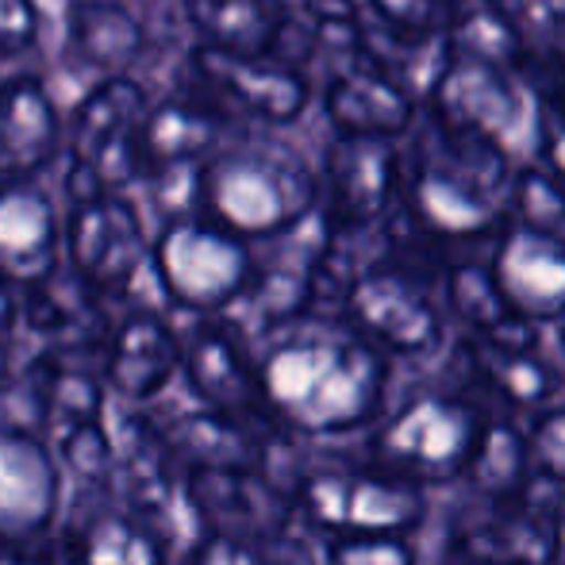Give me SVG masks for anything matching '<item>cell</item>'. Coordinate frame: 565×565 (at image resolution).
<instances>
[{
  "mask_svg": "<svg viewBox=\"0 0 565 565\" xmlns=\"http://www.w3.org/2000/svg\"><path fill=\"white\" fill-rule=\"evenodd\" d=\"M74 554L77 565H166V539L147 515L105 512L82 527Z\"/></svg>",
  "mask_w": 565,
  "mask_h": 565,
  "instance_id": "27",
  "label": "cell"
},
{
  "mask_svg": "<svg viewBox=\"0 0 565 565\" xmlns=\"http://www.w3.org/2000/svg\"><path fill=\"white\" fill-rule=\"evenodd\" d=\"M466 473L477 481L481 497H508V492H515L520 484H527L531 466H527L523 435L515 431V427L489 419L481 435V447H477Z\"/></svg>",
  "mask_w": 565,
  "mask_h": 565,
  "instance_id": "30",
  "label": "cell"
},
{
  "mask_svg": "<svg viewBox=\"0 0 565 565\" xmlns=\"http://www.w3.org/2000/svg\"><path fill=\"white\" fill-rule=\"evenodd\" d=\"M258 385L277 427L335 435L381 416L388 362L385 350L358 331H300L262 358Z\"/></svg>",
  "mask_w": 565,
  "mask_h": 565,
  "instance_id": "1",
  "label": "cell"
},
{
  "mask_svg": "<svg viewBox=\"0 0 565 565\" xmlns=\"http://www.w3.org/2000/svg\"><path fill=\"white\" fill-rule=\"evenodd\" d=\"M473 365L492 393L504 396L512 408H539L558 388V373L539 354L535 323L527 320H512L500 331L477 335Z\"/></svg>",
  "mask_w": 565,
  "mask_h": 565,
  "instance_id": "24",
  "label": "cell"
},
{
  "mask_svg": "<svg viewBox=\"0 0 565 565\" xmlns=\"http://www.w3.org/2000/svg\"><path fill=\"white\" fill-rule=\"evenodd\" d=\"M15 300H12V289H8V281H0V342L8 339V331H12V323H15Z\"/></svg>",
  "mask_w": 565,
  "mask_h": 565,
  "instance_id": "41",
  "label": "cell"
},
{
  "mask_svg": "<svg viewBox=\"0 0 565 565\" xmlns=\"http://www.w3.org/2000/svg\"><path fill=\"white\" fill-rule=\"evenodd\" d=\"M512 173V158L500 147L427 116L412 158L401 162V193L424 235L466 243L508 224Z\"/></svg>",
  "mask_w": 565,
  "mask_h": 565,
  "instance_id": "2",
  "label": "cell"
},
{
  "mask_svg": "<svg viewBox=\"0 0 565 565\" xmlns=\"http://www.w3.org/2000/svg\"><path fill=\"white\" fill-rule=\"evenodd\" d=\"M269 427L277 424H250V419H235L209 408L158 427V435L185 473H196V469H266L269 450L262 431H269Z\"/></svg>",
  "mask_w": 565,
  "mask_h": 565,
  "instance_id": "22",
  "label": "cell"
},
{
  "mask_svg": "<svg viewBox=\"0 0 565 565\" xmlns=\"http://www.w3.org/2000/svg\"><path fill=\"white\" fill-rule=\"evenodd\" d=\"M447 300H450L454 316H458L461 323H469L477 335H489V331H500L504 323L515 320L504 308V300H500L489 266H477V262H466V266L450 269Z\"/></svg>",
  "mask_w": 565,
  "mask_h": 565,
  "instance_id": "31",
  "label": "cell"
},
{
  "mask_svg": "<svg viewBox=\"0 0 565 565\" xmlns=\"http://www.w3.org/2000/svg\"><path fill=\"white\" fill-rule=\"evenodd\" d=\"M508 212L520 224H531L565 243V185L551 170H515Z\"/></svg>",
  "mask_w": 565,
  "mask_h": 565,
  "instance_id": "32",
  "label": "cell"
},
{
  "mask_svg": "<svg viewBox=\"0 0 565 565\" xmlns=\"http://www.w3.org/2000/svg\"><path fill=\"white\" fill-rule=\"evenodd\" d=\"M370 4L396 35H408V39L447 35L454 12H458L454 0H370Z\"/></svg>",
  "mask_w": 565,
  "mask_h": 565,
  "instance_id": "35",
  "label": "cell"
},
{
  "mask_svg": "<svg viewBox=\"0 0 565 565\" xmlns=\"http://www.w3.org/2000/svg\"><path fill=\"white\" fill-rule=\"evenodd\" d=\"M220 135H224V113L201 97L173 93L158 105H147L139 127L142 173H166L189 162H204L216 150Z\"/></svg>",
  "mask_w": 565,
  "mask_h": 565,
  "instance_id": "21",
  "label": "cell"
},
{
  "mask_svg": "<svg viewBox=\"0 0 565 565\" xmlns=\"http://www.w3.org/2000/svg\"><path fill=\"white\" fill-rule=\"evenodd\" d=\"M328 565H416L404 539H331Z\"/></svg>",
  "mask_w": 565,
  "mask_h": 565,
  "instance_id": "38",
  "label": "cell"
},
{
  "mask_svg": "<svg viewBox=\"0 0 565 565\" xmlns=\"http://www.w3.org/2000/svg\"><path fill=\"white\" fill-rule=\"evenodd\" d=\"M562 347H565V316H562Z\"/></svg>",
  "mask_w": 565,
  "mask_h": 565,
  "instance_id": "43",
  "label": "cell"
},
{
  "mask_svg": "<svg viewBox=\"0 0 565 565\" xmlns=\"http://www.w3.org/2000/svg\"><path fill=\"white\" fill-rule=\"evenodd\" d=\"M535 154L565 185V85L535 89Z\"/></svg>",
  "mask_w": 565,
  "mask_h": 565,
  "instance_id": "36",
  "label": "cell"
},
{
  "mask_svg": "<svg viewBox=\"0 0 565 565\" xmlns=\"http://www.w3.org/2000/svg\"><path fill=\"white\" fill-rule=\"evenodd\" d=\"M484 412L458 393H419L381 427L373 461L419 484L454 481L469 469L484 435Z\"/></svg>",
  "mask_w": 565,
  "mask_h": 565,
  "instance_id": "7",
  "label": "cell"
},
{
  "mask_svg": "<svg viewBox=\"0 0 565 565\" xmlns=\"http://www.w3.org/2000/svg\"><path fill=\"white\" fill-rule=\"evenodd\" d=\"M147 254V231L127 196L93 193L74 201L66 220V258L97 297L127 289Z\"/></svg>",
  "mask_w": 565,
  "mask_h": 565,
  "instance_id": "11",
  "label": "cell"
},
{
  "mask_svg": "<svg viewBox=\"0 0 565 565\" xmlns=\"http://www.w3.org/2000/svg\"><path fill=\"white\" fill-rule=\"evenodd\" d=\"M185 497L193 520L224 539H277L297 512L266 469H196L185 473Z\"/></svg>",
  "mask_w": 565,
  "mask_h": 565,
  "instance_id": "14",
  "label": "cell"
},
{
  "mask_svg": "<svg viewBox=\"0 0 565 565\" xmlns=\"http://www.w3.org/2000/svg\"><path fill=\"white\" fill-rule=\"evenodd\" d=\"M66 51L100 74H127L147 51V28L119 0H74L66 8Z\"/></svg>",
  "mask_w": 565,
  "mask_h": 565,
  "instance_id": "25",
  "label": "cell"
},
{
  "mask_svg": "<svg viewBox=\"0 0 565 565\" xmlns=\"http://www.w3.org/2000/svg\"><path fill=\"white\" fill-rule=\"evenodd\" d=\"M93 305H97V292L66 269H51L43 281L28 285V323L43 335H70L74 328H82L93 316Z\"/></svg>",
  "mask_w": 565,
  "mask_h": 565,
  "instance_id": "29",
  "label": "cell"
},
{
  "mask_svg": "<svg viewBox=\"0 0 565 565\" xmlns=\"http://www.w3.org/2000/svg\"><path fill=\"white\" fill-rule=\"evenodd\" d=\"M147 89L127 74H108L70 116V193L74 201L93 193H119L142 178L139 127L147 116Z\"/></svg>",
  "mask_w": 565,
  "mask_h": 565,
  "instance_id": "6",
  "label": "cell"
},
{
  "mask_svg": "<svg viewBox=\"0 0 565 565\" xmlns=\"http://www.w3.org/2000/svg\"><path fill=\"white\" fill-rule=\"evenodd\" d=\"M150 262L166 297L196 316H216L243 300L258 269L246 238L231 235L209 216L166 220L150 246Z\"/></svg>",
  "mask_w": 565,
  "mask_h": 565,
  "instance_id": "5",
  "label": "cell"
},
{
  "mask_svg": "<svg viewBox=\"0 0 565 565\" xmlns=\"http://www.w3.org/2000/svg\"><path fill=\"white\" fill-rule=\"evenodd\" d=\"M39 43L35 0H0V58H20Z\"/></svg>",
  "mask_w": 565,
  "mask_h": 565,
  "instance_id": "39",
  "label": "cell"
},
{
  "mask_svg": "<svg viewBox=\"0 0 565 565\" xmlns=\"http://www.w3.org/2000/svg\"><path fill=\"white\" fill-rule=\"evenodd\" d=\"M62 227L35 181H0V281L28 285L58 269Z\"/></svg>",
  "mask_w": 565,
  "mask_h": 565,
  "instance_id": "19",
  "label": "cell"
},
{
  "mask_svg": "<svg viewBox=\"0 0 565 565\" xmlns=\"http://www.w3.org/2000/svg\"><path fill=\"white\" fill-rule=\"evenodd\" d=\"M551 58H554V66H558V74L565 82V23L558 28V35H554V43H551Z\"/></svg>",
  "mask_w": 565,
  "mask_h": 565,
  "instance_id": "42",
  "label": "cell"
},
{
  "mask_svg": "<svg viewBox=\"0 0 565 565\" xmlns=\"http://www.w3.org/2000/svg\"><path fill=\"white\" fill-rule=\"evenodd\" d=\"M562 484L531 477L508 497H484L454 523V554L466 565H554L562 554Z\"/></svg>",
  "mask_w": 565,
  "mask_h": 565,
  "instance_id": "8",
  "label": "cell"
},
{
  "mask_svg": "<svg viewBox=\"0 0 565 565\" xmlns=\"http://www.w3.org/2000/svg\"><path fill=\"white\" fill-rule=\"evenodd\" d=\"M323 113L342 135L393 139L416 124V100L381 66H350L323 93Z\"/></svg>",
  "mask_w": 565,
  "mask_h": 565,
  "instance_id": "23",
  "label": "cell"
},
{
  "mask_svg": "<svg viewBox=\"0 0 565 565\" xmlns=\"http://www.w3.org/2000/svg\"><path fill=\"white\" fill-rule=\"evenodd\" d=\"M58 454H62V461H66V469L74 477L93 481V484H108L113 458H116V443H113V431H108L100 419L62 427Z\"/></svg>",
  "mask_w": 565,
  "mask_h": 565,
  "instance_id": "33",
  "label": "cell"
},
{
  "mask_svg": "<svg viewBox=\"0 0 565 565\" xmlns=\"http://www.w3.org/2000/svg\"><path fill=\"white\" fill-rule=\"evenodd\" d=\"M292 504L331 539H408L424 523L419 481L385 466H328L300 477Z\"/></svg>",
  "mask_w": 565,
  "mask_h": 565,
  "instance_id": "4",
  "label": "cell"
},
{
  "mask_svg": "<svg viewBox=\"0 0 565 565\" xmlns=\"http://www.w3.org/2000/svg\"><path fill=\"white\" fill-rule=\"evenodd\" d=\"M62 116L39 77L0 82V181H35L62 150Z\"/></svg>",
  "mask_w": 565,
  "mask_h": 565,
  "instance_id": "18",
  "label": "cell"
},
{
  "mask_svg": "<svg viewBox=\"0 0 565 565\" xmlns=\"http://www.w3.org/2000/svg\"><path fill=\"white\" fill-rule=\"evenodd\" d=\"M181 370V339L162 316L135 312L116 328L105 354V381L124 401H154Z\"/></svg>",
  "mask_w": 565,
  "mask_h": 565,
  "instance_id": "20",
  "label": "cell"
},
{
  "mask_svg": "<svg viewBox=\"0 0 565 565\" xmlns=\"http://www.w3.org/2000/svg\"><path fill=\"white\" fill-rule=\"evenodd\" d=\"M0 565H51V558L35 554L31 546H15V543H0Z\"/></svg>",
  "mask_w": 565,
  "mask_h": 565,
  "instance_id": "40",
  "label": "cell"
},
{
  "mask_svg": "<svg viewBox=\"0 0 565 565\" xmlns=\"http://www.w3.org/2000/svg\"><path fill=\"white\" fill-rule=\"evenodd\" d=\"M58 461L31 431L0 424V543L31 546L58 515Z\"/></svg>",
  "mask_w": 565,
  "mask_h": 565,
  "instance_id": "17",
  "label": "cell"
},
{
  "mask_svg": "<svg viewBox=\"0 0 565 565\" xmlns=\"http://www.w3.org/2000/svg\"><path fill=\"white\" fill-rule=\"evenodd\" d=\"M401 150L381 135H342L323 162L320 196H328V231L347 235L385 216L401 193Z\"/></svg>",
  "mask_w": 565,
  "mask_h": 565,
  "instance_id": "13",
  "label": "cell"
},
{
  "mask_svg": "<svg viewBox=\"0 0 565 565\" xmlns=\"http://www.w3.org/2000/svg\"><path fill=\"white\" fill-rule=\"evenodd\" d=\"M489 274L515 320L546 323L565 316V243L546 231L508 220L500 227Z\"/></svg>",
  "mask_w": 565,
  "mask_h": 565,
  "instance_id": "16",
  "label": "cell"
},
{
  "mask_svg": "<svg viewBox=\"0 0 565 565\" xmlns=\"http://www.w3.org/2000/svg\"><path fill=\"white\" fill-rule=\"evenodd\" d=\"M447 39H450V51L469 54V58H484V62H492V66L520 70V62H523L520 28H515L512 15H504V8H497V4L458 8Z\"/></svg>",
  "mask_w": 565,
  "mask_h": 565,
  "instance_id": "28",
  "label": "cell"
},
{
  "mask_svg": "<svg viewBox=\"0 0 565 565\" xmlns=\"http://www.w3.org/2000/svg\"><path fill=\"white\" fill-rule=\"evenodd\" d=\"M185 20L204 46L231 54H277L285 31L281 0H185Z\"/></svg>",
  "mask_w": 565,
  "mask_h": 565,
  "instance_id": "26",
  "label": "cell"
},
{
  "mask_svg": "<svg viewBox=\"0 0 565 565\" xmlns=\"http://www.w3.org/2000/svg\"><path fill=\"white\" fill-rule=\"evenodd\" d=\"M193 70L224 105L262 124H292L312 97L305 74L277 54H231L201 43L193 51Z\"/></svg>",
  "mask_w": 565,
  "mask_h": 565,
  "instance_id": "15",
  "label": "cell"
},
{
  "mask_svg": "<svg viewBox=\"0 0 565 565\" xmlns=\"http://www.w3.org/2000/svg\"><path fill=\"white\" fill-rule=\"evenodd\" d=\"M193 565H308V558L285 535H277V539L209 535L196 546Z\"/></svg>",
  "mask_w": 565,
  "mask_h": 565,
  "instance_id": "34",
  "label": "cell"
},
{
  "mask_svg": "<svg viewBox=\"0 0 565 565\" xmlns=\"http://www.w3.org/2000/svg\"><path fill=\"white\" fill-rule=\"evenodd\" d=\"M347 316L362 339L385 354L424 358L443 342V312L416 262H377L350 281Z\"/></svg>",
  "mask_w": 565,
  "mask_h": 565,
  "instance_id": "10",
  "label": "cell"
},
{
  "mask_svg": "<svg viewBox=\"0 0 565 565\" xmlns=\"http://www.w3.org/2000/svg\"><path fill=\"white\" fill-rule=\"evenodd\" d=\"M523 447H527L531 477L565 484V408L543 412L523 439Z\"/></svg>",
  "mask_w": 565,
  "mask_h": 565,
  "instance_id": "37",
  "label": "cell"
},
{
  "mask_svg": "<svg viewBox=\"0 0 565 565\" xmlns=\"http://www.w3.org/2000/svg\"><path fill=\"white\" fill-rule=\"evenodd\" d=\"M427 116L435 124L500 147L508 158L535 150V100L523 93L515 70L450 51V62L435 74Z\"/></svg>",
  "mask_w": 565,
  "mask_h": 565,
  "instance_id": "9",
  "label": "cell"
},
{
  "mask_svg": "<svg viewBox=\"0 0 565 565\" xmlns=\"http://www.w3.org/2000/svg\"><path fill=\"white\" fill-rule=\"evenodd\" d=\"M181 339V370L196 396L212 412H224L250 424H274L258 385V362L243 342V331L216 316H201Z\"/></svg>",
  "mask_w": 565,
  "mask_h": 565,
  "instance_id": "12",
  "label": "cell"
},
{
  "mask_svg": "<svg viewBox=\"0 0 565 565\" xmlns=\"http://www.w3.org/2000/svg\"><path fill=\"white\" fill-rule=\"evenodd\" d=\"M196 196L212 224L238 238H281L320 204V178L281 142L212 150L196 173Z\"/></svg>",
  "mask_w": 565,
  "mask_h": 565,
  "instance_id": "3",
  "label": "cell"
}]
</instances>
